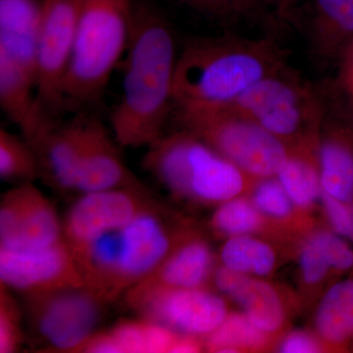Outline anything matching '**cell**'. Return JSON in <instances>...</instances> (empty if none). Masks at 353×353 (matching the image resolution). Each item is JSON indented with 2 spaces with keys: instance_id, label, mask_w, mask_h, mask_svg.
Here are the masks:
<instances>
[{
  "instance_id": "obj_1",
  "label": "cell",
  "mask_w": 353,
  "mask_h": 353,
  "mask_svg": "<svg viewBox=\"0 0 353 353\" xmlns=\"http://www.w3.org/2000/svg\"><path fill=\"white\" fill-rule=\"evenodd\" d=\"M179 55L173 28L163 14L148 4H134L122 99L111 116L118 145L148 148L163 134L174 108Z\"/></svg>"
},
{
  "instance_id": "obj_2",
  "label": "cell",
  "mask_w": 353,
  "mask_h": 353,
  "mask_svg": "<svg viewBox=\"0 0 353 353\" xmlns=\"http://www.w3.org/2000/svg\"><path fill=\"white\" fill-rule=\"evenodd\" d=\"M287 52L274 39L218 37L181 51L174 80L175 106L229 105L265 77L285 67Z\"/></svg>"
},
{
  "instance_id": "obj_3",
  "label": "cell",
  "mask_w": 353,
  "mask_h": 353,
  "mask_svg": "<svg viewBox=\"0 0 353 353\" xmlns=\"http://www.w3.org/2000/svg\"><path fill=\"white\" fill-rule=\"evenodd\" d=\"M134 10L132 0H79L65 103L88 104L101 97L126 53Z\"/></svg>"
},
{
  "instance_id": "obj_4",
  "label": "cell",
  "mask_w": 353,
  "mask_h": 353,
  "mask_svg": "<svg viewBox=\"0 0 353 353\" xmlns=\"http://www.w3.org/2000/svg\"><path fill=\"white\" fill-rule=\"evenodd\" d=\"M143 168L173 196L223 203L240 196L252 176L187 130L162 134L148 146Z\"/></svg>"
},
{
  "instance_id": "obj_5",
  "label": "cell",
  "mask_w": 353,
  "mask_h": 353,
  "mask_svg": "<svg viewBox=\"0 0 353 353\" xmlns=\"http://www.w3.org/2000/svg\"><path fill=\"white\" fill-rule=\"evenodd\" d=\"M183 129L196 134L253 179L277 176L289 155V146L232 104L175 106Z\"/></svg>"
},
{
  "instance_id": "obj_6",
  "label": "cell",
  "mask_w": 353,
  "mask_h": 353,
  "mask_svg": "<svg viewBox=\"0 0 353 353\" xmlns=\"http://www.w3.org/2000/svg\"><path fill=\"white\" fill-rule=\"evenodd\" d=\"M288 146L317 139L322 104L289 69L265 77L232 103Z\"/></svg>"
},
{
  "instance_id": "obj_7",
  "label": "cell",
  "mask_w": 353,
  "mask_h": 353,
  "mask_svg": "<svg viewBox=\"0 0 353 353\" xmlns=\"http://www.w3.org/2000/svg\"><path fill=\"white\" fill-rule=\"evenodd\" d=\"M32 336L43 352L76 353L97 333L109 303L87 285L24 296Z\"/></svg>"
},
{
  "instance_id": "obj_8",
  "label": "cell",
  "mask_w": 353,
  "mask_h": 353,
  "mask_svg": "<svg viewBox=\"0 0 353 353\" xmlns=\"http://www.w3.org/2000/svg\"><path fill=\"white\" fill-rule=\"evenodd\" d=\"M127 305L143 319L176 334L205 338L224 321V299L205 288L169 289L134 285L125 294Z\"/></svg>"
},
{
  "instance_id": "obj_9",
  "label": "cell",
  "mask_w": 353,
  "mask_h": 353,
  "mask_svg": "<svg viewBox=\"0 0 353 353\" xmlns=\"http://www.w3.org/2000/svg\"><path fill=\"white\" fill-rule=\"evenodd\" d=\"M157 203L143 183L80 194L64 217V243L74 256L94 239L126 226Z\"/></svg>"
},
{
  "instance_id": "obj_10",
  "label": "cell",
  "mask_w": 353,
  "mask_h": 353,
  "mask_svg": "<svg viewBox=\"0 0 353 353\" xmlns=\"http://www.w3.org/2000/svg\"><path fill=\"white\" fill-rule=\"evenodd\" d=\"M79 0H43L38 48L37 97L51 120L65 105L64 85L68 71Z\"/></svg>"
},
{
  "instance_id": "obj_11",
  "label": "cell",
  "mask_w": 353,
  "mask_h": 353,
  "mask_svg": "<svg viewBox=\"0 0 353 353\" xmlns=\"http://www.w3.org/2000/svg\"><path fill=\"white\" fill-rule=\"evenodd\" d=\"M171 224L166 211L157 203L121 228L117 299L150 276L189 230Z\"/></svg>"
},
{
  "instance_id": "obj_12",
  "label": "cell",
  "mask_w": 353,
  "mask_h": 353,
  "mask_svg": "<svg viewBox=\"0 0 353 353\" xmlns=\"http://www.w3.org/2000/svg\"><path fill=\"white\" fill-rule=\"evenodd\" d=\"M63 241V221L34 183L17 185L0 203V248L34 250Z\"/></svg>"
},
{
  "instance_id": "obj_13",
  "label": "cell",
  "mask_w": 353,
  "mask_h": 353,
  "mask_svg": "<svg viewBox=\"0 0 353 353\" xmlns=\"http://www.w3.org/2000/svg\"><path fill=\"white\" fill-rule=\"evenodd\" d=\"M0 284L23 296L85 285L64 241L41 250L0 248Z\"/></svg>"
},
{
  "instance_id": "obj_14",
  "label": "cell",
  "mask_w": 353,
  "mask_h": 353,
  "mask_svg": "<svg viewBox=\"0 0 353 353\" xmlns=\"http://www.w3.org/2000/svg\"><path fill=\"white\" fill-rule=\"evenodd\" d=\"M83 139V122L57 123L29 143L38 159L39 180L58 194L76 192Z\"/></svg>"
},
{
  "instance_id": "obj_15",
  "label": "cell",
  "mask_w": 353,
  "mask_h": 353,
  "mask_svg": "<svg viewBox=\"0 0 353 353\" xmlns=\"http://www.w3.org/2000/svg\"><path fill=\"white\" fill-rule=\"evenodd\" d=\"M139 183L123 161L103 125L97 120L83 122V152L76 192L88 194Z\"/></svg>"
},
{
  "instance_id": "obj_16",
  "label": "cell",
  "mask_w": 353,
  "mask_h": 353,
  "mask_svg": "<svg viewBox=\"0 0 353 353\" xmlns=\"http://www.w3.org/2000/svg\"><path fill=\"white\" fill-rule=\"evenodd\" d=\"M214 271L215 257L210 246L201 236L188 230L166 259L136 285L199 289L205 288Z\"/></svg>"
},
{
  "instance_id": "obj_17",
  "label": "cell",
  "mask_w": 353,
  "mask_h": 353,
  "mask_svg": "<svg viewBox=\"0 0 353 353\" xmlns=\"http://www.w3.org/2000/svg\"><path fill=\"white\" fill-rule=\"evenodd\" d=\"M0 105L20 128L23 138L34 141L57 124L44 113L37 97V82L22 67L0 52Z\"/></svg>"
},
{
  "instance_id": "obj_18",
  "label": "cell",
  "mask_w": 353,
  "mask_h": 353,
  "mask_svg": "<svg viewBox=\"0 0 353 353\" xmlns=\"http://www.w3.org/2000/svg\"><path fill=\"white\" fill-rule=\"evenodd\" d=\"M43 4L37 0H0V52L36 79Z\"/></svg>"
},
{
  "instance_id": "obj_19",
  "label": "cell",
  "mask_w": 353,
  "mask_h": 353,
  "mask_svg": "<svg viewBox=\"0 0 353 353\" xmlns=\"http://www.w3.org/2000/svg\"><path fill=\"white\" fill-rule=\"evenodd\" d=\"M216 289L241 306L245 315L266 334L277 332L285 320L284 308L276 290L257 279L221 266L212 277Z\"/></svg>"
},
{
  "instance_id": "obj_20",
  "label": "cell",
  "mask_w": 353,
  "mask_h": 353,
  "mask_svg": "<svg viewBox=\"0 0 353 353\" xmlns=\"http://www.w3.org/2000/svg\"><path fill=\"white\" fill-rule=\"evenodd\" d=\"M179 336L143 318L122 320L112 328L92 334L76 353H170Z\"/></svg>"
},
{
  "instance_id": "obj_21",
  "label": "cell",
  "mask_w": 353,
  "mask_h": 353,
  "mask_svg": "<svg viewBox=\"0 0 353 353\" xmlns=\"http://www.w3.org/2000/svg\"><path fill=\"white\" fill-rule=\"evenodd\" d=\"M309 38L319 59H341L353 41V0H313Z\"/></svg>"
},
{
  "instance_id": "obj_22",
  "label": "cell",
  "mask_w": 353,
  "mask_h": 353,
  "mask_svg": "<svg viewBox=\"0 0 353 353\" xmlns=\"http://www.w3.org/2000/svg\"><path fill=\"white\" fill-rule=\"evenodd\" d=\"M322 192L353 203V128L339 127L318 141Z\"/></svg>"
},
{
  "instance_id": "obj_23",
  "label": "cell",
  "mask_w": 353,
  "mask_h": 353,
  "mask_svg": "<svg viewBox=\"0 0 353 353\" xmlns=\"http://www.w3.org/2000/svg\"><path fill=\"white\" fill-rule=\"evenodd\" d=\"M317 143L316 139L289 146L287 160L276 176L299 208H307L321 196Z\"/></svg>"
},
{
  "instance_id": "obj_24",
  "label": "cell",
  "mask_w": 353,
  "mask_h": 353,
  "mask_svg": "<svg viewBox=\"0 0 353 353\" xmlns=\"http://www.w3.org/2000/svg\"><path fill=\"white\" fill-rule=\"evenodd\" d=\"M315 326L330 347H350L353 336V272L350 277L334 283L322 297Z\"/></svg>"
},
{
  "instance_id": "obj_25",
  "label": "cell",
  "mask_w": 353,
  "mask_h": 353,
  "mask_svg": "<svg viewBox=\"0 0 353 353\" xmlns=\"http://www.w3.org/2000/svg\"><path fill=\"white\" fill-rule=\"evenodd\" d=\"M223 266L245 275H269L276 265V254L270 245L250 234L229 238L221 250Z\"/></svg>"
},
{
  "instance_id": "obj_26",
  "label": "cell",
  "mask_w": 353,
  "mask_h": 353,
  "mask_svg": "<svg viewBox=\"0 0 353 353\" xmlns=\"http://www.w3.org/2000/svg\"><path fill=\"white\" fill-rule=\"evenodd\" d=\"M267 334L245 314H228L218 328L204 338V347L210 352H239L259 350L266 345Z\"/></svg>"
},
{
  "instance_id": "obj_27",
  "label": "cell",
  "mask_w": 353,
  "mask_h": 353,
  "mask_svg": "<svg viewBox=\"0 0 353 353\" xmlns=\"http://www.w3.org/2000/svg\"><path fill=\"white\" fill-rule=\"evenodd\" d=\"M0 178L16 185L39 179L38 159L32 146L3 128L0 130Z\"/></svg>"
},
{
  "instance_id": "obj_28",
  "label": "cell",
  "mask_w": 353,
  "mask_h": 353,
  "mask_svg": "<svg viewBox=\"0 0 353 353\" xmlns=\"http://www.w3.org/2000/svg\"><path fill=\"white\" fill-rule=\"evenodd\" d=\"M262 213L253 202L236 196L221 203L211 219V227L221 236H245L259 231Z\"/></svg>"
},
{
  "instance_id": "obj_29",
  "label": "cell",
  "mask_w": 353,
  "mask_h": 353,
  "mask_svg": "<svg viewBox=\"0 0 353 353\" xmlns=\"http://www.w3.org/2000/svg\"><path fill=\"white\" fill-rule=\"evenodd\" d=\"M10 290L0 284V353L17 352L24 341L22 311Z\"/></svg>"
},
{
  "instance_id": "obj_30",
  "label": "cell",
  "mask_w": 353,
  "mask_h": 353,
  "mask_svg": "<svg viewBox=\"0 0 353 353\" xmlns=\"http://www.w3.org/2000/svg\"><path fill=\"white\" fill-rule=\"evenodd\" d=\"M252 202L260 212L276 219L289 217L294 208L290 199L278 179H260L252 194Z\"/></svg>"
},
{
  "instance_id": "obj_31",
  "label": "cell",
  "mask_w": 353,
  "mask_h": 353,
  "mask_svg": "<svg viewBox=\"0 0 353 353\" xmlns=\"http://www.w3.org/2000/svg\"><path fill=\"white\" fill-rule=\"evenodd\" d=\"M199 12L220 19H239L264 12L261 0H180ZM268 15V14H267Z\"/></svg>"
},
{
  "instance_id": "obj_32",
  "label": "cell",
  "mask_w": 353,
  "mask_h": 353,
  "mask_svg": "<svg viewBox=\"0 0 353 353\" xmlns=\"http://www.w3.org/2000/svg\"><path fill=\"white\" fill-rule=\"evenodd\" d=\"M321 248L332 271L336 274L353 272V248L336 232L321 231L313 234Z\"/></svg>"
},
{
  "instance_id": "obj_33",
  "label": "cell",
  "mask_w": 353,
  "mask_h": 353,
  "mask_svg": "<svg viewBox=\"0 0 353 353\" xmlns=\"http://www.w3.org/2000/svg\"><path fill=\"white\" fill-rule=\"evenodd\" d=\"M299 264L304 282L308 285L319 284L332 271L314 236L304 243L299 257Z\"/></svg>"
},
{
  "instance_id": "obj_34",
  "label": "cell",
  "mask_w": 353,
  "mask_h": 353,
  "mask_svg": "<svg viewBox=\"0 0 353 353\" xmlns=\"http://www.w3.org/2000/svg\"><path fill=\"white\" fill-rule=\"evenodd\" d=\"M265 10L274 22L289 24L296 22L301 0H261Z\"/></svg>"
},
{
  "instance_id": "obj_35",
  "label": "cell",
  "mask_w": 353,
  "mask_h": 353,
  "mask_svg": "<svg viewBox=\"0 0 353 353\" xmlns=\"http://www.w3.org/2000/svg\"><path fill=\"white\" fill-rule=\"evenodd\" d=\"M279 350L284 353H313L321 352V347L310 334L294 332L285 336Z\"/></svg>"
},
{
  "instance_id": "obj_36",
  "label": "cell",
  "mask_w": 353,
  "mask_h": 353,
  "mask_svg": "<svg viewBox=\"0 0 353 353\" xmlns=\"http://www.w3.org/2000/svg\"><path fill=\"white\" fill-rule=\"evenodd\" d=\"M204 347L203 341L197 336L180 334L172 347L170 353H194L201 352Z\"/></svg>"
},
{
  "instance_id": "obj_37",
  "label": "cell",
  "mask_w": 353,
  "mask_h": 353,
  "mask_svg": "<svg viewBox=\"0 0 353 353\" xmlns=\"http://www.w3.org/2000/svg\"><path fill=\"white\" fill-rule=\"evenodd\" d=\"M341 77H347L353 74V41L350 44L347 50L341 58Z\"/></svg>"
},
{
  "instance_id": "obj_38",
  "label": "cell",
  "mask_w": 353,
  "mask_h": 353,
  "mask_svg": "<svg viewBox=\"0 0 353 353\" xmlns=\"http://www.w3.org/2000/svg\"><path fill=\"white\" fill-rule=\"evenodd\" d=\"M341 83H343V88L347 90L348 95L353 102V74L352 75L343 77L341 78Z\"/></svg>"
},
{
  "instance_id": "obj_39",
  "label": "cell",
  "mask_w": 353,
  "mask_h": 353,
  "mask_svg": "<svg viewBox=\"0 0 353 353\" xmlns=\"http://www.w3.org/2000/svg\"><path fill=\"white\" fill-rule=\"evenodd\" d=\"M350 347H352V348L353 350V336H352V341H350Z\"/></svg>"
}]
</instances>
